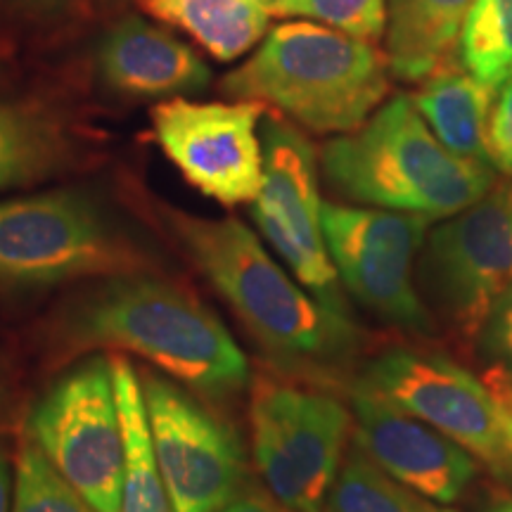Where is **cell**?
<instances>
[{
	"label": "cell",
	"instance_id": "23",
	"mask_svg": "<svg viewBox=\"0 0 512 512\" xmlns=\"http://www.w3.org/2000/svg\"><path fill=\"white\" fill-rule=\"evenodd\" d=\"M12 512H95L29 437L15 458Z\"/></svg>",
	"mask_w": 512,
	"mask_h": 512
},
{
	"label": "cell",
	"instance_id": "8",
	"mask_svg": "<svg viewBox=\"0 0 512 512\" xmlns=\"http://www.w3.org/2000/svg\"><path fill=\"white\" fill-rule=\"evenodd\" d=\"M358 384L446 434L512 486L510 418L467 368L441 354L392 349L368 363Z\"/></svg>",
	"mask_w": 512,
	"mask_h": 512
},
{
	"label": "cell",
	"instance_id": "34",
	"mask_svg": "<svg viewBox=\"0 0 512 512\" xmlns=\"http://www.w3.org/2000/svg\"><path fill=\"white\" fill-rule=\"evenodd\" d=\"M112 3H124V0H112Z\"/></svg>",
	"mask_w": 512,
	"mask_h": 512
},
{
	"label": "cell",
	"instance_id": "20",
	"mask_svg": "<svg viewBox=\"0 0 512 512\" xmlns=\"http://www.w3.org/2000/svg\"><path fill=\"white\" fill-rule=\"evenodd\" d=\"M112 373L124 432L121 512H176L159 470L140 375L133 363L121 356H112Z\"/></svg>",
	"mask_w": 512,
	"mask_h": 512
},
{
	"label": "cell",
	"instance_id": "4",
	"mask_svg": "<svg viewBox=\"0 0 512 512\" xmlns=\"http://www.w3.org/2000/svg\"><path fill=\"white\" fill-rule=\"evenodd\" d=\"M389 74L387 55L370 41L318 22H283L221 81V91L273 107L311 133L344 136L382 105Z\"/></svg>",
	"mask_w": 512,
	"mask_h": 512
},
{
	"label": "cell",
	"instance_id": "28",
	"mask_svg": "<svg viewBox=\"0 0 512 512\" xmlns=\"http://www.w3.org/2000/svg\"><path fill=\"white\" fill-rule=\"evenodd\" d=\"M219 512H292L275 498L268 489L247 484L238 496L228 505H223Z\"/></svg>",
	"mask_w": 512,
	"mask_h": 512
},
{
	"label": "cell",
	"instance_id": "2",
	"mask_svg": "<svg viewBox=\"0 0 512 512\" xmlns=\"http://www.w3.org/2000/svg\"><path fill=\"white\" fill-rule=\"evenodd\" d=\"M164 211L192 264L280 363L320 373L354 351L351 318L306 292L245 223L200 219L171 207Z\"/></svg>",
	"mask_w": 512,
	"mask_h": 512
},
{
	"label": "cell",
	"instance_id": "19",
	"mask_svg": "<svg viewBox=\"0 0 512 512\" xmlns=\"http://www.w3.org/2000/svg\"><path fill=\"white\" fill-rule=\"evenodd\" d=\"M138 8L169 24L219 62H233L264 41L271 15L256 0H138Z\"/></svg>",
	"mask_w": 512,
	"mask_h": 512
},
{
	"label": "cell",
	"instance_id": "25",
	"mask_svg": "<svg viewBox=\"0 0 512 512\" xmlns=\"http://www.w3.org/2000/svg\"><path fill=\"white\" fill-rule=\"evenodd\" d=\"M477 344L486 361L494 363V368L512 373V283L491 306Z\"/></svg>",
	"mask_w": 512,
	"mask_h": 512
},
{
	"label": "cell",
	"instance_id": "33",
	"mask_svg": "<svg viewBox=\"0 0 512 512\" xmlns=\"http://www.w3.org/2000/svg\"><path fill=\"white\" fill-rule=\"evenodd\" d=\"M316 512H332V510H325V508H320V510H316Z\"/></svg>",
	"mask_w": 512,
	"mask_h": 512
},
{
	"label": "cell",
	"instance_id": "22",
	"mask_svg": "<svg viewBox=\"0 0 512 512\" xmlns=\"http://www.w3.org/2000/svg\"><path fill=\"white\" fill-rule=\"evenodd\" d=\"M456 55L475 79L498 88L512 79V0H475L458 36Z\"/></svg>",
	"mask_w": 512,
	"mask_h": 512
},
{
	"label": "cell",
	"instance_id": "21",
	"mask_svg": "<svg viewBox=\"0 0 512 512\" xmlns=\"http://www.w3.org/2000/svg\"><path fill=\"white\" fill-rule=\"evenodd\" d=\"M328 498L332 512H458L396 482L358 446L339 467Z\"/></svg>",
	"mask_w": 512,
	"mask_h": 512
},
{
	"label": "cell",
	"instance_id": "29",
	"mask_svg": "<svg viewBox=\"0 0 512 512\" xmlns=\"http://www.w3.org/2000/svg\"><path fill=\"white\" fill-rule=\"evenodd\" d=\"M491 387V392L496 394V399L503 403L505 413H508L510 418V437H512V375L508 370H501V368H494L489 375V382H486Z\"/></svg>",
	"mask_w": 512,
	"mask_h": 512
},
{
	"label": "cell",
	"instance_id": "24",
	"mask_svg": "<svg viewBox=\"0 0 512 512\" xmlns=\"http://www.w3.org/2000/svg\"><path fill=\"white\" fill-rule=\"evenodd\" d=\"M283 17L313 19L361 41H375L387 31V0H292Z\"/></svg>",
	"mask_w": 512,
	"mask_h": 512
},
{
	"label": "cell",
	"instance_id": "14",
	"mask_svg": "<svg viewBox=\"0 0 512 512\" xmlns=\"http://www.w3.org/2000/svg\"><path fill=\"white\" fill-rule=\"evenodd\" d=\"M356 446L396 482L441 505L456 503L479 475L477 458L432 425L354 389Z\"/></svg>",
	"mask_w": 512,
	"mask_h": 512
},
{
	"label": "cell",
	"instance_id": "26",
	"mask_svg": "<svg viewBox=\"0 0 512 512\" xmlns=\"http://www.w3.org/2000/svg\"><path fill=\"white\" fill-rule=\"evenodd\" d=\"M489 159L494 169L512 176V79L496 91L489 124Z\"/></svg>",
	"mask_w": 512,
	"mask_h": 512
},
{
	"label": "cell",
	"instance_id": "5",
	"mask_svg": "<svg viewBox=\"0 0 512 512\" xmlns=\"http://www.w3.org/2000/svg\"><path fill=\"white\" fill-rule=\"evenodd\" d=\"M145 256L86 190L0 202V287L143 273Z\"/></svg>",
	"mask_w": 512,
	"mask_h": 512
},
{
	"label": "cell",
	"instance_id": "9",
	"mask_svg": "<svg viewBox=\"0 0 512 512\" xmlns=\"http://www.w3.org/2000/svg\"><path fill=\"white\" fill-rule=\"evenodd\" d=\"M320 223L332 264L349 294L394 328L413 335L437 330L430 306L413 283V261L432 223L427 216L323 202Z\"/></svg>",
	"mask_w": 512,
	"mask_h": 512
},
{
	"label": "cell",
	"instance_id": "27",
	"mask_svg": "<svg viewBox=\"0 0 512 512\" xmlns=\"http://www.w3.org/2000/svg\"><path fill=\"white\" fill-rule=\"evenodd\" d=\"M83 3L86 0H0V10L29 22H53L74 15Z\"/></svg>",
	"mask_w": 512,
	"mask_h": 512
},
{
	"label": "cell",
	"instance_id": "1",
	"mask_svg": "<svg viewBox=\"0 0 512 512\" xmlns=\"http://www.w3.org/2000/svg\"><path fill=\"white\" fill-rule=\"evenodd\" d=\"M67 349H121L209 399L245 389L249 363L233 335L195 294L147 273L100 278L64 306Z\"/></svg>",
	"mask_w": 512,
	"mask_h": 512
},
{
	"label": "cell",
	"instance_id": "15",
	"mask_svg": "<svg viewBox=\"0 0 512 512\" xmlns=\"http://www.w3.org/2000/svg\"><path fill=\"white\" fill-rule=\"evenodd\" d=\"M95 72L126 100H174L211 83V69L188 43L138 15L121 17L100 36Z\"/></svg>",
	"mask_w": 512,
	"mask_h": 512
},
{
	"label": "cell",
	"instance_id": "17",
	"mask_svg": "<svg viewBox=\"0 0 512 512\" xmlns=\"http://www.w3.org/2000/svg\"><path fill=\"white\" fill-rule=\"evenodd\" d=\"M475 0H387V62L399 81L422 83L456 57Z\"/></svg>",
	"mask_w": 512,
	"mask_h": 512
},
{
	"label": "cell",
	"instance_id": "32",
	"mask_svg": "<svg viewBox=\"0 0 512 512\" xmlns=\"http://www.w3.org/2000/svg\"><path fill=\"white\" fill-rule=\"evenodd\" d=\"M494 512H512V501H510V503H505V505H501V508H496Z\"/></svg>",
	"mask_w": 512,
	"mask_h": 512
},
{
	"label": "cell",
	"instance_id": "30",
	"mask_svg": "<svg viewBox=\"0 0 512 512\" xmlns=\"http://www.w3.org/2000/svg\"><path fill=\"white\" fill-rule=\"evenodd\" d=\"M12 496H15V479L8 453L0 448V512H12Z\"/></svg>",
	"mask_w": 512,
	"mask_h": 512
},
{
	"label": "cell",
	"instance_id": "13",
	"mask_svg": "<svg viewBox=\"0 0 512 512\" xmlns=\"http://www.w3.org/2000/svg\"><path fill=\"white\" fill-rule=\"evenodd\" d=\"M266 107L252 100H162L152 107L155 140L171 164L209 200L252 204L264 185V140L259 121Z\"/></svg>",
	"mask_w": 512,
	"mask_h": 512
},
{
	"label": "cell",
	"instance_id": "10",
	"mask_svg": "<svg viewBox=\"0 0 512 512\" xmlns=\"http://www.w3.org/2000/svg\"><path fill=\"white\" fill-rule=\"evenodd\" d=\"M420 280L446 328L477 342L491 306L512 283V181L494 185L427 235Z\"/></svg>",
	"mask_w": 512,
	"mask_h": 512
},
{
	"label": "cell",
	"instance_id": "7",
	"mask_svg": "<svg viewBox=\"0 0 512 512\" xmlns=\"http://www.w3.org/2000/svg\"><path fill=\"white\" fill-rule=\"evenodd\" d=\"M254 463L266 489L292 512H316L342 467L351 413L332 394L273 380L254 384Z\"/></svg>",
	"mask_w": 512,
	"mask_h": 512
},
{
	"label": "cell",
	"instance_id": "11",
	"mask_svg": "<svg viewBox=\"0 0 512 512\" xmlns=\"http://www.w3.org/2000/svg\"><path fill=\"white\" fill-rule=\"evenodd\" d=\"M261 140L264 185L249 204V216L294 278L330 311L349 316L320 223L316 150L302 131L278 117H264Z\"/></svg>",
	"mask_w": 512,
	"mask_h": 512
},
{
	"label": "cell",
	"instance_id": "16",
	"mask_svg": "<svg viewBox=\"0 0 512 512\" xmlns=\"http://www.w3.org/2000/svg\"><path fill=\"white\" fill-rule=\"evenodd\" d=\"M494 100V88L467 72L458 55L434 69L413 95L415 107L441 145L453 155L486 164H491L489 124Z\"/></svg>",
	"mask_w": 512,
	"mask_h": 512
},
{
	"label": "cell",
	"instance_id": "12",
	"mask_svg": "<svg viewBox=\"0 0 512 512\" xmlns=\"http://www.w3.org/2000/svg\"><path fill=\"white\" fill-rule=\"evenodd\" d=\"M152 441L176 512H219L247 482L238 434L171 377L140 375Z\"/></svg>",
	"mask_w": 512,
	"mask_h": 512
},
{
	"label": "cell",
	"instance_id": "31",
	"mask_svg": "<svg viewBox=\"0 0 512 512\" xmlns=\"http://www.w3.org/2000/svg\"><path fill=\"white\" fill-rule=\"evenodd\" d=\"M256 3H259L271 17H283L285 8L292 3V0H256Z\"/></svg>",
	"mask_w": 512,
	"mask_h": 512
},
{
	"label": "cell",
	"instance_id": "6",
	"mask_svg": "<svg viewBox=\"0 0 512 512\" xmlns=\"http://www.w3.org/2000/svg\"><path fill=\"white\" fill-rule=\"evenodd\" d=\"M27 432L95 512H121L124 432L112 356H91L57 377L31 408Z\"/></svg>",
	"mask_w": 512,
	"mask_h": 512
},
{
	"label": "cell",
	"instance_id": "18",
	"mask_svg": "<svg viewBox=\"0 0 512 512\" xmlns=\"http://www.w3.org/2000/svg\"><path fill=\"white\" fill-rule=\"evenodd\" d=\"M72 157L67 126L38 100L0 102V192L41 183Z\"/></svg>",
	"mask_w": 512,
	"mask_h": 512
},
{
	"label": "cell",
	"instance_id": "3",
	"mask_svg": "<svg viewBox=\"0 0 512 512\" xmlns=\"http://www.w3.org/2000/svg\"><path fill=\"white\" fill-rule=\"evenodd\" d=\"M320 164L344 200L430 221L451 219L496 185L494 166L453 155L408 95H394L366 124L330 140Z\"/></svg>",
	"mask_w": 512,
	"mask_h": 512
}]
</instances>
